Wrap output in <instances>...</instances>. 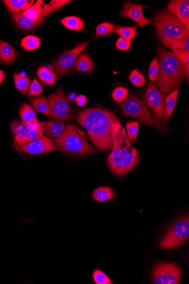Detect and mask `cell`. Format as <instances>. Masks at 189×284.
Masks as SVG:
<instances>
[{
	"label": "cell",
	"mask_w": 189,
	"mask_h": 284,
	"mask_svg": "<svg viewBox=\"0 0 189 284\" xmlns=\"http://www.w3.org/2000/svg\"><path fill=\"white\" fill-rule=\"evenodd\" d=\"M76 120L86 130L89 140L98 150L112 149L113 129L120 121L115 113L105 109L87 108L78 113Z\"/></svg>",
	"instance_id": "1"
},
{
	"label": "cell",
	"mask_w": 189,
	"mask_h": 284,
	"mask_svg": "<svg viewBox=\"0 0 189 284\" xmlns=\"http://www.w3.org/2000/svg\"><path fill=\"white\" fill-rule=\"evenodd\" d=\"M139 160L138 151L133 148L120 121L113 129L112 151L108 156V164L116 176H124L136 167Z\"/></svg>",
	"instance_id": "2"
},
{
	"label": "cell",
	"mask_w": 189,
	"mask_h": 284,
	"mask_svg": "<svg viewBox=\"0 0 189 284\" xmlns=\"http://www.w3.org/2000/svg\"><path fill=\"white\" fill-rule=\"evenodd\" d=\"M159 70L155 80L159 91L164 94L179 88L186 78L185 64L182 63L173 52L159 46L157 50Z\"/></svg>",
	"instance_id": "3"
},
{
	"label": "cell",
	"mask_w": 189,
	"mask_h": 284,
	"mask_svg": "<svg viewBox=\"0 0 189 284\" xmlns=\"http://www.w3.org/2000/svg\"><path fill=\"white\" fill-rule=\"evenodd\" d=\"M84 132L74 125L65 127L63 133L55 139V143L61 152L69 155H86L97 153L89 144Z\"/></svg>",
	"instance_id": "4"
},
{
	"label": "cell",
	"mask_w": 189,
	"mask_h": 284,
	"mask_svg": "<svg viewBox=\"0 0 189 284\" xmlns=\"http://www.w3.org/2000/svg\"><path fill=\"white\" fill-rule=\"evenodd\" d=\"M153 25L157 29L160 41L183 39L188 36V32L182 23L167 9L157 12L154 16Z\"/></svg>",
	"instance_id": "5"
},
{
	"label": "cell",
	"mask_w": 189,
	"mask_h": 284,
	"mask_svg": "<svg viewBox=\"0 0 189 284\" xmlns=\"http://www.w3.org/2000/svg\"><path fill=\"white\" fill-rule=\"evenodd\" d=\"M166 94L159 91L152 82L149 83L146 89L145 99L146 105L153 112V125L159 130L167 129V119L165 108Z\"/></svg>",
	"instance_id": "6"
},
{
	"label": "cell",
	"mask_w": 189,
	"mask_h": 284,
	"mask_svg": "<svg viewBox=\"0 0 189 284\" xmlns=\"http://www.w3.org/2000/svg\"><path fill=\"white\" fill-rule=\"evenodd\" d=\"M189 237V218L185 216L174 222L164 236L159 248L163 250L176 249L181 246Z\"/></svg>",
	"instance_id": "7"
},
{
	"label": "cell",
	"mask_w": 189,
	"mask_h": 284,
	"mask_svg": "<svg viewBox=\"0 0 189 284\" xmlns=\"http://www.w3.org/2000/svg\"><path fill=\"white\" fill-rule=\"evenodd\" d=\"M89 44V42L84 43L75 46L71 50L65 52L51 65V70L56 76L60 78L72 73L78 56Z\"/></svg>",
	"instance_id": "8"
},
{
	"label": "cell",
	"mask_w": 189,
	"mask_h": 284,
	"mask_svg": "<svg viewBox=\"0 0 189 284\" xmlns=\"http://www.w3.org/2000/svg\"><path fill=\"white\" fill-rule=\"evenodd\" d=\"M121 108L126 116L138 119L143 125L154 127L153 116L148 108L134 95L131 94L127 97L121 103Z\"/></svg>",
	"instance_id": "9"
},
{
	"label": "cell",
	"mask_w": 189,
	"mask_h": 284,
	"mask_svg": "<svg viewBox=\"0 0 189 284\" xmlns=\"http://www.w3.org/2000/svg\"><path fill=\"white\" fill-rule=\"evenodd\" d=\"M51 105L52 119L61 121H70L72 119V110L68 99L60 88L48 97Z\"/></svg>",
	"instance_id": "10"
},
{
	"label": "cell",
	"mask_w": 189,
	"mask_h": 284,
	"mask_svg": "<svg viewBox=\"0 0 189 284\" xmlns=\"http://www.w3.org/2000/svg\"><path fill=\"white\" fill-rule=\"evenodd\" d=\"M181 269L172 263L162 262L153 269V276L156 284H177L180 281Z\"/></svg>",
	"instance_id": "11"
},
{
	"label": "cell",
	"mask_w": 189,
	"mask_h": 284,
	"mask_svg": "<svg viewBox=\"0 0 189 284\" xmlns=\"http://www.w3.org/2000/svg\"><path fill=\"white\" fill-rule=\"evenodd\" d=\"M58 149L54 141L50 137L42 136L38 139L21 146L17 150L29 155H38Z\"/></svg>",
	"instance_id": "12"
},
{
	"label": "cell",
	"mask_w": 189,
	"mask_h": 284,
	"mask_svg": "<svg viewBox=\"0 0 189 284\" xmlns=\"http://www.w3.org/2000/svg\"><path fill=\"white\" fill-rule=\"evenodd\" d=\"M149 8L144 5L126 2L123 4V8L120 12V17H129L135 21L139 27H143L147 25H153L151 18H146L143 14V9Z\"/></svg>",
	"instance_id": "13"
},
{
	"label": "cell",
	"mask_w": 189,
	"mask_h": 284,
	"mask_svg": "<svg viewBox=\"0 0 189 284\" xmlns=\"http://www.w3.org/2000/svg\"><path fill=\"white\" fill-rule=\"evenodd\" d=\"M167 10L175 16L189 32L188 0H173L168 3Z\"/></svg>",
	"instance_id": "14"
},
{
	"label": "cell",
	"mask_w": 189,
	"mask_h": 284,
	"mask_svg": "<svg viewBox=\"0 0 189 284\" xmlns=\"http://www.w3.org/2000/svg\"><path fill=\"white\" fill-rule=\"evenodd\" d=\"M44 134L50 138H57L63 133L65 129L63 121L53 120L41 122Z\"/></svg>",
	"instance_id": "15"
},
{
	"label": "cell",
	"mask_w": 189,
	"mask_h": 284,
	"mask_svg": "<svg viewBox=\"0 0 189 284\" xmlns=\"http://www.w3.org/2000/svg\"><path fill=\"white\" fill-rule=\"evenodd\" d=\"M12 18L16 24L20 27L21 29L25 31H29L34 28L41 22L45 20V18H42L38 20H33L26 17L22 13L18 14H13Z\"/></svg>",
	"instance_id": "16"
},
{
	"label": "cell",
	"mask_w": 189,
	"mask_h": 284,
	"mask_svg": "<svg viewBox=\"0 0 189 284\" xmlns=\"http://www.w3.org/2000/svg\"><path fill=\"white\" fill-rule=\"evenodd\" d=\"M37 123H21L18 127L15 132V138H14V147L17 150L21 147L23 142L31 130L37 125Z\"/></svg>",
	"instance_id": "17"
},
{
	"label": "cell",
	"mask_w": 189,
	"mask_h": 284,
	"mask_svg": "<svg viewBox=\"0 0 189 284\" xmlns=\"http://www.w3.org/2000/svg\"><path fill=\"white\" fill-rule=\"evenodd\" d=\"M8 10L13 14H18L25 11L34 4V0H5L3 1Z\"/></svg>",
	"instance_id": "18"
},
{
	"label": "cell",
	"mask_w": 189,
	"mask_h": 284,
	"mask_svg": "<svg viewBox=\"0 0 189 284\" xmlns=\"http://www.w3.org/2000/svg\"><path fill=\"white\" fill-rule=\"evenodd\" d=\"M15 50L7 42L0 40V61L4 64H10L16 60Z\"/></svg>",
	"instance_id": "19"
},
{
	"label": "cell",
	"mask_w": 189,
	"mask_h": 284,
	"mask_svg": "<svg viewBox=\"0 0 189 284\" xmlns=\"http://www.w3.org/2000/svg\"><path fill=\"white\" fill-rule=\"evenodd\" d=\"M86 52L84 51L80 54L75 65V70L84 73L91 72L94 68L92 59Z\"/></svg>",
	"instance_id": "20"
},
{
	"label": "cell",
	"mask_w": 189,
	"mask_h": 284,
	"mask_svg": "<svg viewBox=\"0 0 189 284\" xmlns=\"http://www.w3.org/2000/svg\"><path fill=\"white\" fill-rule=\"evenodd\" d=\"M70 2L68 0H55V1H51L49 4H44L42 2L41 18H44L59 10L60 8Z\"/></svg>",
	"instance_id": "21"
},
{
	"label": "cell",
	"mask_w": 189,
	"mask_h": 284,
	"mask_svg": "<svg viewBox=\"0 0 189 284\" xmlns=\"http://www.w3.org/2000/svg\"><path fill=\"white\" fill-rule=\"evenodd\" d=\"M115 197L114 191L109 187H98L92 192L93 199L98 202H103L109 200H113Z\"/></svg>",
	"instance_id": "22"
},
{
	"label": "cell",
	"mask_w": 189,
	"mask_h": 284,
	"mask_svg": "<svg viewBox=\"0 0 189 284\" xmlns=\"http://www.w3.org/2000/svg\"><path fill=\"white\" fill-rule=\"evenodd\" d=\"M30 103L35 110L46 115H51V105L49 99L44 97H37L31 99Z\"/></svg>",
	"instance_id": "23"
},
{
	"label": "cell",
	"mask_w": 189,
	"mask_h": 284,
	"mask_svg": "<svg viewBox=\"0 0 189 284\" xmlns=\"http://www.w3.org/2000/svg\"><path fill=\"white\" fill-rule=\"evenodd\" d=\"M162 42L167 48L172 50L185 51L189 53L188 36L183 39L165 40Z\"/></svg>",
	"instance_id": "24"
},
{
	"label": "cell",
	"mask_w": 189,
	"mask_h": 284,
	"mask_svg": "<svg viewBox=\"0 0 189 284\" xmlns=\"http://www.w3.org/2000/svg\"><path fill=\"white\" fill-rule=\"evenodd\" d=\"M60 22L68 29L74 31H83L85 29L84 23L81 18L77 16H68Z\"/></svg>",
	"instance_id": "25"
},
{
	"label": "cell",
	"mask_w": 189,
	"mask_h": 284,
	"mask_svg": "<svg viewBox=\"0 0 189 284\" xmlns=\"http://www.w3.org/2000/svg\"><path fill=\"white\" fill-rule=\"evenodd\" d=\"M14 83L16 88L22 94H26L30 86V78L27 75L21 73H15L13 75Z\"/></svg>",
	"instance_id": "26"
},
{
	"label": "cell",
	"mask_w": 189,
	"mask_h": 284,
	"mask_svg": "<svg viewBox=\"0 0 189 284\" xmlns=\"http://www.w3.org/2000/svg\"><path fill=\"white\" fill-rule=\"evenodd\" d=\"M20 115L22 123L38 122L36 113L33 108L27 104H23L20 108Z\"/></svg>",
	"instance_id": "27"
},
{
	"label": "cell",
	"mask_w": 189,
	"mask_h": 284,
	"mask_svg": "<svg viewBox=\"0 0 189 284\" xmlns=\"http://www.w3.org/2000/svg\"><path fill=\"white\" fill-rule=\"evenodd\" d=\"M179 88L173 90L165 99V108L167 120L171 117L175 108Z\"/></svg>",
	"instance_id": "28"
},
{
	"label": "cell",
	"mask_w": 189,
	"mask_h": 284,
	"mask_svg": "<svg viewBox=\"0 0 189 284\" xmlns=\"http://www.w3.org/2000/svg\"><path fill=\"white\" fill-rule=\"evenodd\" d=\"M37 75L40 81L46 85H53L56 83V74L46 67H40L37 71Z\"/></svg>",
	"instance_id": "29"
},
{
	"label": "cell",
	"mask_w": 189,
	"mask_h": 284,
	"mask_svg": "<svg viewBox=\"0 0 189 284\" xmlns=\"http://www.w3.org/2000/svg\"><path fill=\"white\" fill-rule=\"evenodd\" d=\"M41 44L40 37L34 35H28L21 42L22 48L28 51H34L39 48Z\"/></svg>",
	"instance_id": "30"
},
{
	"label": "cell",
	"mask_w": 189,
	"mask_h": 284,
	"mask_svg": "<svg viewBox=\"0 0 189 284\" xmlns=\"http://www.w3.org/2000/svg\"><path fill=\"white\" fill-rule=\"evenodd\" d=\"M137 26L126 27L122 26H117L116 27L115 32L117 34L119 35L121 37L126 40L131 41L133 40L135 35Z\"/></svg>",
	"instance_id": "31"
},
{
	"label": "cell",
	"mask_w": 189,
	"mask_h": 284,
	"mask_svg": "<svg viewBox=\"0 0 189 284\" xmlns=\"http://www.w3.org/2000/svg\"><path fill=\"white\" fill-rule=\"evenodd\" d=\"M43 134L44 130L42 123L41 122H38L37 123L36 126L33 128V129L28 132L26 139L23 142L22 146L29 143L30 142L38 139L40 137L43 136Z\"/></svg>",
	"instance_id": "32"
},
{
	"label": "cell",
	"mask_w": 189,
	"mask_h": 284,
	"mask_svg": "<svg viewBox=\"0 0 189 284\" xmlns=\"http://www.w3.org/2000/svg\"><path fill=\"white\" fill-rule=\"evenodd\" d=\"M116 25L110 22H104L99 25L96 28V38L111 35L115 32Z\"/></svg>",
	"instance_id": "33"
},
{
	"label": "cell",
	"mask_w": 189,
	"mask_h": 284,
	"mask_svg": "<svg viewBox=\"0 0 189 284\" xmlns=\"http://www.w3.org/2000/svg\"><path fill=\"white\" fill-rule=\"evenodd\" d=\"M41 0H37L34 6L28 8L25 11L22 12L26 17L33 20H38L41 18Z\"/></svg>",
	"instance_id": "34"
},
{
	"label": "cell",
	"mask_w": 189,
	"mask_h": 284,
	"mask_svg": "<svg viewBox=\"0 0 189 284\" xmlns=\"http://www.w3.org/2000/svg\"><path fill=\"white\" fill-rule=\"evenodd\" d=\"M139 122L138 121H129L126 123L127 138L130 143H134L137 139L139 131Z\"/></svg>",
	"instance_id": "35"
},
{
	"label": "cell",
	"mask_w": 189,
	"mask_h": 284,
	"mask_svg": "<svg viewBox=\"0 0 189 284\" xmlns=\"http://www.w3.org/2000/svg\"><path fill=\"white\" fill-rule=\"evenodd\" d=\"M130 81L137 88L145 87L146 84L144 75L138 69L132 70L129 75Z\"/></svg>",
	"instance_id": "36"
},
{
	"label": "cell",
	"mask_w": 189,
	"mask_h": 284,
	"mask_svg": "<svg viewBox=\"0 0 189 284\" xmlns=\"http://www.w3.org/2000/svg\"><path fill=\"white\" fill-rule=\"evenodd\" d=\"M128 91L127 89L119 87L116 88L112 93V97L113 100L120 103L124 102L127 97H128Z\"/></svg>",
	"instance_id": "37"
},
{
	"label": "cell",
	"mask_w": 189,
	"mask_h": 284,
	"mask_svg": "<svg viewBox=\"0 0 189 284\" xmlns=\"http://www.w3.org/2000/svg\"><path fill=\"white\" fill-rule=\"evenodd\" d=\"M94 283L96 284H111L113 281L105 273L99 269H96L92 273Z\"/></svg>",
	"instance_id": "38"
},
{
	"label": "cell",
	"mask_w": 189,
	"mask_h": 284,
	"mask_svg": "<svg viewBox=\"0 0 189 284\" xmlns=\"http://www.w3.org/2000/svg\"><path fill=\"white\" fill-rule=\"evenodd\" d=\"M42 91H43V89H42L41 85L36 79H34L30 84L29 91L28 93V97L30 98L39 96L42 93Z\"/></svg>",
	"instance_id": "39"
},
{
	"label": "cell",
	"mask_w": 189,
	"mask_h": 284,
	"mask_svg": "<svg viewBox=\"0 0 189 284\" xmlns=\"http://www.w3.org/2000/svg\"><path fill=\"white\" fill-rule=\"evenodd\" d=\"M159 65L158 59L155 58L151 63L149 69V77L151 82H154L158 76Z\"/></svg>",
	"instance_id": "40"
},
{
	"label": "cell",
	"mask_w": 189,
	"mask_h": 284,
	"mask_svg": "<svg viewBox=\"0 0 189 284\" xmlns=\"http://www.w3.org/2000/svg\"><path fill=\"white\" fill-rule=\"evenodd\" d=\"M131 41L120 37L116 42V47L117 50L125 51H128L131 47Z\"/></svg>",
	"instance_id": "41"
},
{
	"label": "cell",
	"mask_w": 189,
	"mask_h": 284,
	"mask_svg": "<svg viewBox=\"0 0 189 284\" xmlns=\"http://www.w3.org/2000/svg\"><path fill=\"white\" fill-rule=\"evenodd\" d=\"M178 59L184 64H189V53L185 51L173 50Z\"/></svg>",
	"instance_id": "42"
},
{
	"label": "cell",
	"mask_w": 189,
	"mask_h": 284,
	"mask_svg": "<svg viewBox=\"0 0 189 284\" xmlns=\"http://www.w3.org/2000/svg\"><path fill=\"white\" fill-rule=\"evenodd\" d=\"M77 105L79 107H84L86 105L87 103V99L84 95H79L75 99Z\"/></svg>",
	"instance_id": "43"
},
{
	"label": "cell",
	"mask_w": 189,
	"mask_h": 284,
	"mask_svg": "<svg viewBox=\"0 0 189 284\" xmlns=\"http://www.w3.org/2000/svg\"><path fill=\"white\" fill-rule=\"evenodd\" d=\"M21 124V123H20V121H19L18 120L14 121L11 123V129L14 134H15L17 129Z\"/></svg>",
	"instance_id": "44"
},
{
	"label": "cell",
	"mask_w": 189,
	"mask_h": 284,
	"mask_svg": "<svg viewBox=\"0 0 189 284\" xmlns=\"http://www.w3.org/2000/svg\"><path fill=\"white\" fill-rule=\"evenodd\" d=\"M6 78V74L3 70H0V85H1Z\"/></svg>",
	"instance_id": "45"
}]
</instances>
